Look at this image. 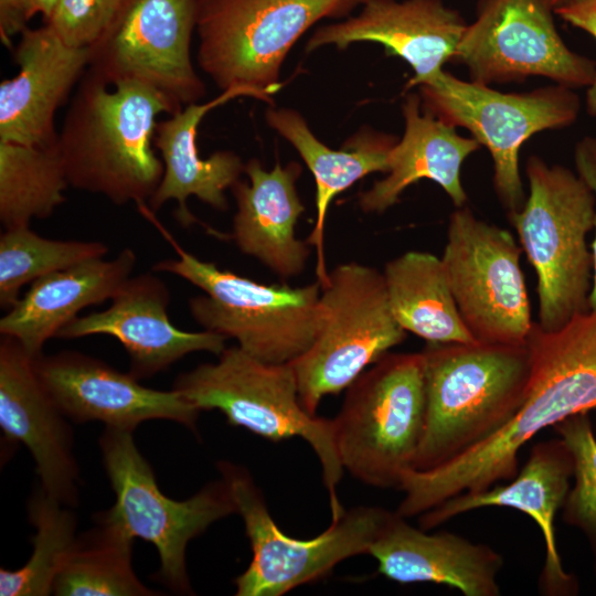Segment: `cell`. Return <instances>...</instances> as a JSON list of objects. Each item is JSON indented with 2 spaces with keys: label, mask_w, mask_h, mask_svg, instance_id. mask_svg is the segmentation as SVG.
<instances>
[{
  "label": "cell",
  "mask_w": 596,
  "mask_h": 596,
  "mask_svg": "<svg viewBox=\"0 0 596 596\" xmlns=\"http://www.w3.org/2000/svg\"><path fill=\"white\" fill-rule=\"evenodd\" d=\"M199 0H123L89 47L88 70L109 85L137 81L179 108L198 103L205 85L191 61Z\"/></svg>",
  "instance_id": "15"
},
{
  "label": "cell",
  "mask_w": 596,
  "mask_h": 596,
  "mask_svg": "<svg viewBox=\"0 0 596 596\" xmlns=\"http://www.w3.org/2000/svg\"><path fill=\"white\" fill-rule=\"evenodd\" d=\"M531 373L524 398L497 433L429 470L405 472L396 512L421 515L461 493L485 490L518 473V455L541 430L596 408V311L556 330L533 322L525 342Z\"/></svg>",
  "instance_id": "1"
},
{
  "label": "cell",
  "mask_w": 596,
  "mask_h": 596,
  "mask_svg": "<svg viewBox=\"0 0 596 596\" xmlns=\"http://www.w3.org/2000/svg\"><path fill=\"white\" fill-rule=\"evenodd\" d=\"M421 102L417 94H408L404 99V135L390 151L385 178L360 194L359 204L364 212L386 211L409 185L422 179L440 185L456 207L466 205L468 195L461 182V167L481 145L473 137L459 135L455 127L425 109L422 113Z\"/></svg>",
  "instance_id": "25"
},
{
  "label": "cell",
  "mask_w": 596,
  "mask_h": 596,
  "mask_svg": "<svg viewBox=\"0 0 596 596\" xmlns=\"http://www.w3.org/2000/svg\"><path fill=\"white\" fill-rule=\"evenodd\" d=\"M41 382L64 415L76 422L135 430L145 421L168 419L196 430L200 409L180 392L146 387L130 372L77 351L34 359Z\"/></svg>",
  "instance_id": "16"
},
{
  "label": "cell",
  "mask_w": 596,
  "mask_h": 596,
  "mask_svg": "<svg viewBox=\"0 0 596 596\" xmlns=\"http://www.w3.org/2000/svg\"><path fill=\"white\" fill-rule=\"evenodd\" d=\"M12 55L19 72L0 84V141L55 146V113L87 71L89 47L67 45L44 24L25 28Z\"/></svg>",
  "instance_id": "21"
},
{
  "label": "cell",
  "mask_w": 596,
  "mask_h": 596,
  "mask_svg": "<svg viewBox=\"0 0 596 596\" xmlns=\"http://www.w3.org/2000/svg\"><path fill=\"white\" fill-rule=\"evenodd\" d=\"M22 0H0V40L8 49H13L12 38L28 28Z\"/></svg>",
  "instance_id": "37"
},
{
  "label": "cell",
  "mask_w": 596,
  "mask_h": 596,
  "mask_svg": "<svg viewBox=\"0 0 596 596\" xmlns=\"http://www.w3.org/2000/svg\"><path fill=\"white\" fill-rule=\"evenodd\" d=\"M266 120L295 147L315 177L317 216L306 241L316 248V274L322 286L329 275L323 243L330 202L363 177L373 172L386 173L389 155L397 140L393 136L366 130L349 139L341 150H333L316 138L296 110L268 109Z\"/></svg>",
  "instance_id": "27"
},
{
  "label": "cell",
  "mask_w": 596,
  "mask_h": 596,
  "mask_svg": "<svg viewBox=\"0 0 596 596\" xmlns=\"http://www.w3.org/2000/svg\"><path fill=\"white\" fill-rule=\"evenodd\" d=\"M123 0H58L44 22L70 46L91 47L109 26Z\"/></svg>",
  "instance_id": "34"
},
{
  "label": "cell",
  "mask_w": 596,
  "mask_h": 596,
  "mask_svg": "<svg viewBox=\"0 0 596 596\" xmlns=\"http://www.w3.org/2000/svg\"><path fill=\"white\" fill-rule=\"evenodd\" d=\"M108 246L97 241L45 238L30 226L7 228L0 236V306L10 309L21 288L40 277L102 258Z\"/></svg>",
  "instance_id": "32"
},
{
  "label": "cell",
  "mask_w": 596,
  "mask_h": 596,
  "mask_svg": "<svg viewBox=\"0 0 596 596\" xmlns=\"http://www.w3.org/2000/svg\"><path fill=\"white\" fill-rule=\"evenodd\" d=\"M29 518L36 532L29 561L14 571L0 570L1 596H46L76 541V517L41 487L32 493Z\"/></svg>",
  "instance_id": "31"
},
{
  "label": "cell",
  "mask_w": 596,
  "mask_h": 596,
  "mask_svg": "<svg viewBox=\"0 0 596 596\" xmlns=\"http://www.w3.org/2000/svg\"><path fill=\"white\" fill-rule=\"evenodd\" d=\"M173 389L198 409H217L230 425L272 441L305 439L319 458L332 521L344 513L337 496L344 469L333 421L310 414L302 406L289 363H266L238 345L225 348L216 363H204L180 374Z\"/></svg>",
  "instance_id": "6"
},
{
  "label": "cell",
  "mask_w": 596,
  "mask_h": 596,
  "mask_svg": "<svg viewBox=\"0 0 596 596\" xmlns=\"http://www.w3.org/2000/svg\"><path fill=\"white\" fill-rule=\"evenodd\" d=\"M96 525L76 538L58 572V596H153L131 566L134 538L120 525L95 515Z\"/></svg>",
  "instance_id": "29"
},
{
  "label": "cell",
  "mask_w": 596,
  "mask_h": 596,
  "mask_svg": "<svg viewBox=\"0 0 596 596\" xmlns=\"http://www.w3.org/2000/svg\"><path fill=\"white\" fill-rule=\"evenodd\" d=\"M252 549V561L235 579L236 596H281L328 575L340 562L369 554L394 512L355 507L331 521L312 539L286 535L272 518L249 471L231 461L217 462Z\"/></svg>",
  "instance_id": "9"
},
{
  "label": "cell",
  "mask_w": 596,
  "mask_h": 596,
  "mask_svg": "<svg viewBox=\"0 0 596 596\" xmlns=\"http://www.w3.org/2000/svg\"><path fill=\"white\" fill-rule=\"evenodd\" d=\"M238 96L255 97L248 89L230 88L207 103L190 104L168 119L158 121L153 143L161 155L163 174L148 201L151 212L175 200L177 219L183 226H189L196 222L187 206L191 195L217 211L227 210L225 191L240 180L245 164L236 153L227 150L202 159L196 146V132L202 118L211 109Z\"/></svg>",
  "instance_id": "24"
},
{
  "label": "cell",
  "mask_w": 596,
  "mask_h": 596,
  "mask_svg": "<svg viewBox=\"0 0 596 596\" xmlns=\"http://www.w3.org/2000/svg\"><path fill=\"white\" fill-rule=\"evenodd\" d=\"M140 211L178 254L157 262L152 270L177 275L204 291L190 298L189 309L205 330L234 338L243 351L266 363H290L307 351L323 319L318 280L302 287L264 285L221 269L181 247L148 206Z\"/></svg>",
  "instance_id": "4"
},
{
  "label": "cell",
  "mask_w": 596,
  "mask_h": 596,
  "mask_svg": "<svg viewBox=\"0 0 596 596\" xmlns=\"http://www.w3.org/2000/svg\"><path fill=\"white\" fill-rule=\"evenodd\" d=\"M513 235L468 206L449 216L440 257L459 313L476 341L525 344L533 321Z\"/></svg>",
  "instance_id": "13"
},
{
  "label": "cell",
  "mask_w": 596,
  "mask_h": 596,
  "mask_svg": "<svg viewBox=\"0 0 596 596\" xmlns=\"http://www.w3.org/2000/svg\"><path fill=\"white\" fill-rule=\"evenodd\" d=\"M58 0H22L28 21L35 14L41 13L45 22Z\"/></svg>",
  "instance_id": "38"
},
{
  "label": "cell",
  "mask_w": 596,
  "mask_h": 596,
  "mask_svg": "<svg viewBox=\"0 0 596 596\" xmlns=\"http://www.w3.org/2000/svg\"><path fill=\"white\" fill-rule=\"evenodd\" d=\"M545 0H479L454 62L470 81L489 85L542 76L570 88L590 86L596 61L563 41Z\"/></svg>",
  "instance_id": "14"
},
{
  "label": "cell",
  "mask_w": 596,
  "mask_h": 596,
  "mask_svg": "<svg viewBox=\"0 0 596 596\" xmlns=\"http://www.w3.org/2000/svg\"><path fill=\"white\" fill-rule=\"evenodd\" d=\"M574 161L577 174L589 185L596 195V138H582L574 149ZM595 235L590 245L593 255V286L589 295V310L596 311V222Z\"/></svg>",
  "instance_id": "36"
},
{
  "label": "cell",
  "mask_w": 596,
  "mask_h": 596,
  "mask_svg": "<svg viewBox=\"0 0 596 596\" xmlns=\"http://www.w3.org/2000/svg\"><path fill=\"white\" fill-rule=\"evenodd\" d=\"M136 253L125 247L113 259L94 258L38 278L0 319L1 336L18 340L33 356L84 308L111 299L130 277Z\"/></svg>",
  "instance_id": "26"
},
{
  "label": "cell",
  "mask_w": 596,
  "mask_h": 596,
  "mask_svg": "<svg viewBox=\"0 0 596 596\" xmlns=\"http://www.w3.org/2000/svg\"><path fill=\"white\" fill-rule=\"evenodd\" d=\"M424 360L426 415L414 469L438 467L486 440L520 407L529 383L526 344L433 343Z\"/></svg>",
  "instance_id": "3"
},
{
  "label": "cell",
  "mask_w": 596,
  "mask_h": 596,
  "mask_svg": "<svg viewBox=\"0 0 596 596\" xmlns=\"http://www.w3.org/2000/svg\"><path fill=\"white\" fill-rule=\"evenodd\" d=\"M110 300L107 309L70 321L57 337L116 338L129 355V372L138 380L153 376L187 354L205 351L220 355L225 349V336L211 330L183 331L170 321L169 289L151 272L130 276Z\"/></svg>",
  "instance_id": "18"
},
{
  "label": "cell",
  "mask_w": 596,
  "mask_h": 596,
  "mask_svg": "<svg viewBox=\"0 0 596 596\" xmlns=\"http://www.w3.org/2000/svg\"><path fill=\"white\" fill-rule=\"evenodd\" d=\"M244 172L248 182L238 180L231 188L237 205L232 238L243 254L255 257L278 276L299 275L310 256V245L295 234L305 211L296 189L301 166L276 163L267 171L257 159H251Z\"/></svg>",
  "instance_id": "23"
},
{
  "label": "cell",
  "mask_w": 596,
  "mask_h": 596,
  "mask_svg": "<svg viewBox=\"0 0 596 596\" xmlns=\"http://www.w3.org/2000/svg\"><path fill=\"white\" fill-rule=\"evenodd\" d=\"M323 319L311 345L289 364L302 406L347 390L365 369L406 339L394 318L383 274L355 262L329 272L321 286Z\"/></svg>",
  "instance_id": "10"
},
{
  "label": "cell",
  "mask_w": 596,
  "mask_h": 596,
  "mask_svg": "<svg viewBox=\"0 0 596 596\" xmlns=\"http://www.w3.org/2000/svg\"><path fill=\"white\" fill-rule=\"evenodd\" d=\"M99 446L116 501L97 514L120 525L134 539L152 543L160 558L155 577L172 592L193 594L185 550L212 523L237 513L226 483L221 479L177 501L159 489L151 466L135 445L132 430L106 427Z\"/></svg>",
  "instance_id": "12"
},
{
  "label": "cell",
  "mask_w": 596,
  "mask_h": 596,
  "mask_svg": "<svg viewBox=\"0 0 596 596\" xmlns=\"http://www.w3.org/2000/svg\"><path fill=\"white\" fill-rule=\"evenodd\" d=\"M34 359L12 337L0 340V427L35 461L40 487L66 507L78 502L79 470L66 416L41 382Z\"/></svg>",
  "instance_id": "17"
},
{
  "label": "cell",
  "mask_w": 596,
  "mask_h": 596,
  "mask_svg": "<svg viewBox=\"0 0 596 596\" xmlns=\"http://www.w3.org/2000/svg\"><path fill=\"white\" fill-rule=\"evenodd\" d=\"M425 415L422 352L386 353L347 389L332 419L343 469L368 486L400 489L414 469Z\"/></svg>",
  "instance_id": "7"
},
{
  "label": "cell",
  "mask_w": 596,
  "mask_h": 596,
  "mask_svg": "<svg viewBox=\"0 0 596 596\" xmlns=\"http://www.w3.org/2000/svg\"><path fill=\"white\" fill-rule=\"evenodd\" d=\"M462 15L443 0H366L360 13L319 28L309 39L308 52L333 44L339 50L355 42H374L387 55L404 60L414 75L406 88L423 85L454 62L467 26Z\"/></svg>",
  "instance_id": "19"
},
{
  "label": "cell",
  "mask_w": 596,
  "mask_h": 596,
  "mask_svg": "<svg viewBox=\"0 0 596 596\" xmlns=\"http://www.w3.org/2000/svg\"><path fill=\"white\" fill-rule=\"evenodd\" d=\"M424 109L453 127L470 131L491 156L493 188L508 214L526 195L519 169L523 143L536 132L573 125L581 100L573 88L553 84L524 93H504L440 71L421 85Z\"/></svg>",
  "instance_id": "11"
},
{
  "label": "cell",
  "mask_w": 596,
  "mask_h": 596,
  "mask_svg": "<svg viewBox=\"0 0 596 596\" xmlns=\"http://www.w3.org/2000/svg\"><path fill=\"white\" fill-rule=\"evenodd\" d=\"M366 0H199L198 63L222 91L245 88L272 103L281 64L316 22Z\"/></svg>",
  "instance_id": "8"
},
{
  "label": "cell",
  "mask_w": 596,
  "mask_h": 596,
  "mask_svg": "<svg viewBox=\"0 0 596 596\" xmlns=\"http://www.w3.org/2000/svg\"><path fill=\"white\" fill-rule=\"evenodd\" d=\"M377 572L400 584L432 583L465 596H498L503 557L455 533L416 529L396 511L369 552Z\"/></svg>",
  "instance_id": "22"
},
{
  "label": "cell",
  "mask_w": 596,
  "mask_h": 596,
  "mask_svg": "<svg viewBox=\"0 0 596 596\" xmlns=\"http://www.w3.org/2000/svg\"><path fill=\"white\" fill-rule=\"evenodd\" d=\"M525 175L529 195L508 216L536 274L538 323L556 330L589 311L596 195L577 172L538 156L526 160Z\"/></svg>",
  "instance_id": "5"
},
{
  "label": "cell",
  "mask_w": 596,
  "mask_h": 596,
  "mask_svg": "<svg viewBox=\"0 0 596 596\" xmlns=\"http://www.w3.org/2000/svg\"><path fill=\"white\" fill-rule=\"evenodd\" d=\"M573 458L575 483L562 508L563 520L579 529L596 555V437L587 413L553 426Z\"/></svg>",
  "instance_id": "33"
},
{
  "label": "cell",
  "mask_w": 596,
  "mask_h": 596,
  "mask_svg": "<svg viewBox=\"0 0 596 596\" xmlns=\"http://www.w3.org/2000/svg\"><path fill=\"white\" fill-rule=\"evenodd\" d=\"M70 187L55 146L0 141V221L7 228L50 217Z\"/></svg>",
  "instance_id": "30"
},
{
  "label": "cell",
  "mask_w": 596,
  "mask_h": 596,
  "mask_svg": "<svg viewBox=\"0 0 596 596\" xmlns=\"http://www.w3.org/2000/svg\"><path fill=\"white\" fill-rule=\"evenodd\" d=\"M574 466L570 449L560 439L536 443L528 460L505 486L461 493L419 515L424 530L434 529L462 513L488 507L510 508L529 515L539 526L545 546L540 590L549 596L572 595L577 583L562 564L556 544L555 517L570 492Z\"/></svg>",
  "instance_id": "20"
},
{
  "label": "cell",
  "mask_w": 596,
  "mask_h": 596,
  "mask_svg": "<svg viewBox=\"0 0 596 596\" xmlns=\"http://www.w3.org/2000/svg\"><path fill=\"white\" fill-rule=\"evenodd\" d=\"M391 311L398 324L427 342H475L451 292L440 257L411 251L383 270Z\"/></svg>",
  "instance_id": "28"
},
{
  "label": "cell",
  "mask_w": 596,
  "mask_h": 596,
  "mask_svg": "<svg viewBox=\"0 0 596 596\" xmlns=\"http://www.w3.org/2000/svg\"><path fill=\"white\" fill-rule=\"evenodd\" d=\"M546 3L551 7V8H555L558 3H561L563 0H545Z\"/></svg>",
  "instance_id": "39"
},
{
  "label": "cell",
  "mask_w": 596,
  "mask_h": 596,
  "mask_svg": "<svg viewBox=\"0 0 596 596\" xmlns=\"http://www.w3.org/2000/svg\"><path fill=\"white\" fill-rule=\"evenodd\" d=\"M553 12L596 40V0H563ZM586 109L589 115L596 117V78L587 89Z\"/></svg>",
  "instance_id": "35"
},
{
  "label": "cell",
  "mask_w": 596,
  "mask_h": 596,
  "mask_svg": "<svg viewBox=\"0 0 596 596\" xmlns=\"http://www.w3.org/2000/svg\"><path fill=\"white\" fill-rule=\"evenodd\" d=\"M109 86L87 68L58 131V152L70 187L117 205L140 206L163 174V162L151 147L157 118L182 108L137 81Z\"/></svg>",
  "instance_id": "2"
}]
</instances>
